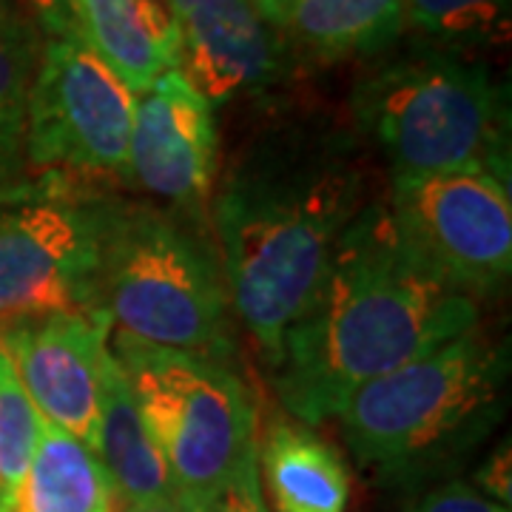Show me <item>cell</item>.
<instances>
[{"mask_svg": "<svg viewBox=\"0 0 512 512\" xmlns=\"http://www.w3.org/2000/svg\"><path fill=\"white\" fill-rule=\"evenodd\" d=\"M256 461L276 512H348V467L308 424L271 421Z\"/></svg>", "mask_w": 512, "mask_h": 512, "instance_id": "cell-15", "label": "cell"}, {"mask_svg": "<svg viewBox=\"0 0 512 512\" xmlns=\"http://www.w3.org/2000/svg\"><path fill=\"white\" fill-rule=\"evenodd\" d=\"M77 37L134 97L180 72V32L168 0H77Z\"/></svg>", "mask_w": 512, "mask_h": 512, "instance_id": "cell-14", "label": "cell"}, {"mask_svg": "<svg viewBox=\"0 0 512 512\" xmlns=\"http://www.w3.org/2000/svg\"><path fill=\"white\" fill-rule=\"evenodd\" d=\"M512 0H404V29L421 43L478 55L510 40Z\"/></svg>", "mask_w": 512, "mask_h": 512, "instance_id": "cell-19", "label": "cell"}, {"mask_svg": "<svg viewBox=\"0 0 512 512\" xmlns=\"http://www.w3.org/2000/svg\"><path fill=\"white\" fill-rule=\"evenodd\" d=\"M43 37H77V0H23Z\"/></svg>", "mask_w": 512, "mask_h": 512, "instance_id": "cell-24", "label": "cell"}, {"mask_svg": "<svg viewBox=\"0 0 512 512\" xmlns=\"http://www.w3.org/2000/svg\"><path fill=\"white\" fill-rule=\"evenodd\" d=\"M180 507L183 512H271L265 504V495H262L259 461L245 467L242 473L225 481L217 490L183 501Z\"/></svg>", "mask_w": 512, "mask_h": 512, "instance_id": "cell-21", "label": "cell"}, {"mask_svg": "<svg viewBox=\"0 0 512 512\" xmlns=\"http://www.w3.org/2000/svg\"><path fill=\"white\" fill-rule=\"evenodd\" d=\"M476 490L484 493L487 498H493L495 504L510 507L512 501V456H510V441L498 444L493 450V456L487 458L476 473Z\"/></svg>", "mask_w": 512, "mask_h": 512, "instance_id": "cell-23", "label": "cell"}, {"mask_svg": "<svg viewBox=\"0 0 512 512\" xmlns=\"http://www.w3.org/2000/svg\"><path fill=\"white\" fill-rule=\"evenodd\" d=\"M134 103L80 37H43L26 100V171L77 183L128 180Z\"/></svg>", "mask_w": 512, "mask_h": 512, "instance_id": "cell-8", "label": "cell"}, {"mask_svg": "<svg viewBox=\"0 0 512 512\" xmlns=\"http://www.w3.org/2000/svg\"><path fill=\"white\" fill-rule=\"evenodd\" d=\"M220 168L214 109L183 72L163 74L137 94L128 143V183L165 208L202 217Z\"/></svg>", "mask_w": 512, "mask_h": 512, "instance_id": "cell-11", "label": "cell"}, {"mask_svg": "<svg viewBox=\"0 0 512 512\" xmlns=\"http://www.w3.org/2000/svg\"><path fill=\"white\" fill-rule=\"evenodd\" d=\"M126 512H183V507H180V501L171 495V498H154V501H143V504L126 507Z\"/></svg>", "mask_w": 512, "mask_h": 512, "instance_id": "cell-25", "label": "cell"}, {"mask_svg": "<svg viewBox=\"0 0 512 512\" xmlns=\"http://www.w3.org/2000/svg\"><path fill=\"white\" fill-rule=\"evenodd\" d=\"M43 35L23 9L0 15V194L26 180V100Z\"/></svg>", "mask_w": 512, "mask_h": 512, "instance_id": "cell-18", "label": "cell"}, {"mask_svg": "<svg viewBox=\"0 0 512 512\" xmlns=\"http://www.w3.org/2000/svg\"><path fill=\"white\" fill-rule=\"evenodd\" d=\"M180 32V72L211 109L282 86L291 49L256 0H168Z\"/></svg>", "mask_w": 512, "mask_h": 512, "instance_id": "cell-12", "label": "cell"}, {"mask_svg": "<svg viewBox=\"0 0 512 512\" xmlns=\"http://www.w3.org/2000/svg\"><path fill=\"white\" fill-rule=\"evenodd\" d=\"M111 319L103 311L23 316L0 325V348L40 419L94 450Z\"/></svg>", "mask_w": 512, "mask_h": 512, "instance_id": "cell-10", "label": "cell"}, {"mask_svg": "<svg viewBox=\"0 0 512 512\" xmlns=\"http://www.w3.org/2000/svg\"><path fill=\"white\" fill-rule=\"evenodd\" d=\"M387 211L433 271L467 296L501 291L512 271L510 183L487 171L393 174Z\"/></svg>", "mask_w": 512, "mask_h": 512, "instance_id": "cell-9", "label": "cell"}, {"mask_svg": "<svg viewBox=\"0 0 512 512\" xmlns=\"http://www.w3.org/2000/svg\"><path fill=\"white\" fill-rule=\"evenodd\" d=\"M404 512H510V507L495 504L493 498L478 493L467 481H447L427 490Z\"/></svg>", "mask_w": 512, "mask_h": 512, "instance_id": "cell-22", "label": "cell"}, {"mask_svg": "<svg viewBox=\"0 0 512 512\" xmlns=\"http://www.w3.org/2000/svg\"><path fill=\"white\" fill-rule=\"evenodd\" d=\"M202 228V217L157 202L117 200L100 265L111 328L154 348L228 359L231 302Z\"/></svg>", "mask_w": 512, "mask_h": 512, "instance_id": "cell-5", "label": "cell"}, {"mask_svg": "<svg viewBox=\"0 0 512 512\" xmlns=\"http://www.w3.org/2000/svg\"><path fill=\"white\" fill-rule=\"evenodd\" d=\"M111 507L114 487L94 450L43 421L9 512H111Z\"/></svg>", "mask_w": 512, "mask_h": 512, "instance_id": "cell-17", "label": "cell"}, {"mask_svg": "<svg viewBox=\"0 0 512 512\" xmlns=\"http://www.w3.org/2000/svg\"><path fill=\"white\" fill-rule=\"evenodd\" d=\"M15 9H20L15 0H0V15H9V12H15Z\"/></svg>", "mask_w": 512, "mask_h": 512, "instance_id": "cell-26", "label": "cell"}, {"mask_svg": "<svg viewBox=\"0 0 512 512\" xmlns=\"http://www.w3.org/2000/svg\"><path fill=\"white\" fill-rule=\"evenodd\" d=\"M94 456L100 458L103 470L109 473L114 495L126 507L174 495L163 453L148 433L137 399L131 393V384L123 367L111 356V348L103 365V382H100Z\"/></svg>", "mask_w": 512, "mask_h": 512, "instance_id": "cell-16", "label": "cell"}, {"mask_svg": "<svg viewBox=\"0 0 512 512\" xmlns=\"http://www.w3.org/2000/svg\"><path fill=\"white\" fill-rule=\"evenodd\" d=\"M256 6L296 63L373 60L404 32V0H256Z\"/></svg>", "mask_w": 512, "mask_h": 512, "instance_id": "cell-13", "label": "cell"}, {"mask_svg": "<svg viewBox=\"0 0 512 512\" xmlns=\"http://www.w3.org/2000/svg\"><path fill=\"white\" fill-rule=\"evenodd\" d=\"M114 208L117 197L57 174L0 194V325L40 313L100 311Z\"/></svg>", "mask_w": 512, "mask_h": 512, "instance_id": "cell-7", "label": "cell"}, {"mask_svg": "<svg viewBox=\"0 0 512 512\" xmlns=\"http://www.w3.org/2000/svg\"><path fill=\"white\" fill-rule=\"evenodd\" d=\"M40 424V413L0 348V512H9L20 481L32 464Z\"/></svg>", "mask_w": 512, "mask_h": 512, "instance_id": "cell-20", "label": "cell"}, {"mask_svg": "<svg viewBox=\"0 0 512 512\" xmlns=\"http://www.w3.org/2000/svg\"><path fill=\"white\" fill-rule=\"evenodd\" d=\"M367 202L356 137L313 117L259 128L222 174L211 202L214 251L231 311L268 367Z\"/></svg>", "mask_w": 512, "mask_h": 512, "instance_id": "cell-1", "label": "cell"}, {"mask_svg": "<svg viewBox=\"0 0 512 512\" xmlns=\"http://www.w3.org/2000/svg\"><path fill=\"white\" fill-rule=\"evenodd\" d=\"M507 348L470 330L359 387L336 419L373 476L416 481L464 458L504 419Z\"/></svg>", "mask_w": 512, "mask_h": 512, "instance_id": "cell-4", "label": "cell"}, {"mask_svg": "<svg viewBox=\"0 0 512 512\" xmlns=\"http://www.w3.org/2000/svg\"><path fill=\"white\" fill-rule=\"evenodd\" d=\"M350 111L393 174L487 171L510 183V111L478 55L413 43L359 74Z\"/></svg>", "mask_w": 512, "mask_h": 512, "instance_id": "cell-3", "label": "cell"}, {"mask_svg": "<svg viewBox=\"0 0 512 512\" xmlns=\"http://www.w3.org/2000/svg\"><path fill=\"white\" fill-rule=\"evenodd\" d=\"M473 296L453 288L396 231L373 200L336 242L311 305L282 339L271 382L302 424L336 419L373 379L478 328Z\"/></svg>", "mask_w": 512, "mask_h": 512, "instance_id": "cell-2", "label": "cell"}, {"mask_svg": "<svg viewBox=\"0 0 512 512\" xmlns=\"http://www.w3.org/2000/svg\"><path fill=\"white\" fill-rule=\"evenodd\" d=\"M109 348L163 453L180 504L256 464L254 399L225 359L154 348L126 333H114Z\"/></svg>", "mask_w": 512, "mask_h": 512, "instance_id": "cell-6", "label": "cell"}]
</instances>
